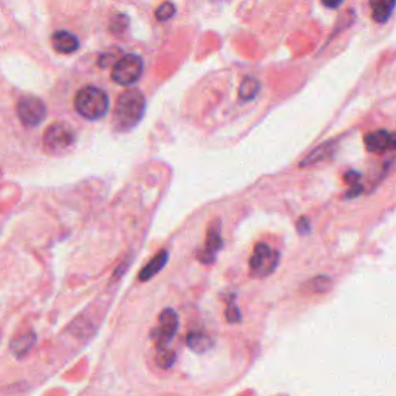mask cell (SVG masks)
I'll return each instance as SVG.
<instances>
[{"label": "cell", "instance_id": "obj_1", "mask_svg": "<svg viewBox=\"0 0 396 396\" xmlns=\"http://www.w3.org/2000/svg\"><path fill=\"white\" fill-rule=\"evenodd\" d=\"M146 99L138 89H127L118 96L114 111V127L115 130L129 132L143 120Z\"/></svg>", "mask_w": 396, "mask_h": 396}, {"label": "cell", "instance_id": "obj_2", "mask_svg": "<svg viewBox=\"0 0 396 396\" xmlns=\"http://www.w3.org/2000/svg\"><path fill=\"white\" fill-rule=\"evenodd\" d=\"M75 109L89 121H98L109 111V96L104 90L87 85L75 96Z\"/></svg>", "mask_w": 396, "mask_h": 396}, {"label": "cell", "instance_id": "obj_3", "mask_svg": "<svg viewBox=\"0 0 396 396\" xmlns=\"http://www.w3.org/2000/svg\"><path fill=\"white\" fill-rule=\"evenodd\" d=\"M76 141V132L65 123H55L47 127L44 134V150L50 155H61L73 147Z\"/></svg>", "mask_w": 396, "mask_h": 396}, {"label": "cell", "instance_id": "obj_4", "mask_svg": "<svg viewBox=\"0 0 396 396\" xmlns=\"http://www.w3.org/2000/svg\"><path fill=\"white\" fill-rule=\"evenodd\" d=\"M280 254L267 243H257L249 259V273L255 279H263L276 271L279 267Z\"/></svg>", "mask_w": 396, "mask_h": 396}, {"label": "cell", "instance_id": "obj_5", "mask_svg": "<svg viewBox=\"0 0 396 396\" xmlns=\"http://www.w3.org/2000/svg\"><path fill=\"white\" fill-rule=\"evenodd\" d=\"M144 70V62L143 59L138 55H125L120 59L114 71H111V79L116 84L124 85V87H130L135 82L140 81V78L143 75Z\"/></svg>", "mask_w": 396, "mask_h": 396}, {"label": "cell", "instance_id": "obj_6", "mask_svg": "<svg viewBox=\"0 0 396 396\" xmlns=\"http://www.w3.org/2000/svg\"><path fill=\"white\" fill-rule=\"evenodd\" d=\"M16 110L19 120L25 127H37L47 116V107L36 96H24L19 99Z\"/></svg>", "mask_w": 396, "mask_h": 396}, {"label": "cell", "instance_id": "obj_7", "mask_svg": "<svg viewBox=\"0 0 396 396\" xmlns=\"http://www.w3.org/2000/svg\"><path fill=\"white\" fill-rule=\"evenodd\" d=\"M178 316L172 308H166L160 314L158 327L152 330V339L155 341L156 348H168V344L174 339L178 330Z\"/></svg>", "mask_w": 396, "mask_h": 396}, {"label": "cell", "instance_id": "obj_8", "mask_svg": "<svg viewBox=\"0 0 396 396\" xmlns=\"http://www.w3.org/2000/svg\"><path fill=\"white\" fill-rule=\"evenodd\" d=\"M366 147L372 154H384L386 150H396V134L387 130H376L364 138Z\"/></svg>", "mask_w": 396, "mask_h": 396}, {"label": "cell", "instance_id": "obj_9", "mask_svg": "<svg viewBox=\"0 0 396 396\" xmlns=\"http://www.w3.org/2000/svg\"><path fill=\"white\" fill-rule=\"evenodd\" d=\"M222 245H223V240H222L220 222H214L213 226H210L209 231H208L206 245H204L203 253L200 254V260H201L203 263L214 262V257H215V254L220 251Z\"/></svg>", "mask_w": 396, "mask_h": 396}, {"label": "cell", "instance_id": "obj_10", "mask_svg": "<svg viewBox=\"0 0 396 396\" xmlns=\"http://www.w3.org/2000/svg\"><path fill=\"white\" fill-rule=\"evenodd\" d=\"M53 48L61 55H70L79 48V39L70 31H56L51 36Z\"/></svg>", "mask_w": 396, "mask_h": 396}, {"label": "cell", "instance_id": "obj_11", "mask_svg": "<svg viewBox=\"0 0 396 396\" xmlns=\"http://www.w3.org/2000/svg\"><path fill=\"white\" fill-rule=\"evenodd\" d=\"M168 260H169V253H168V251L166 249L160 251V253L152 257V260L147 263L146 267L141 269L140 280L147 282V280L152 279V277H155L158 273L161 271L164 267H166Z\"/></svg>", "mask_w": 396, "mask_h": 396}, {"label": "cell", "instance_id": "obj_12", "mask_svg": "<svg viewBox=\"0 0 396 396\" xmlns=\"http://www.w3.org/2000/svg\"><path fill=\"white\" fill-rule=\"evenodd\" d=\"M334 146H336L334 141H327V143L321 144V146L316 147V149L312 152V154H308L305 158H303L302 163H300V166H302V168L313 166V164H316V163H321V161L328 160V158L333 155Z\"/></svg>", "mask_w": 396, "mask_h": 396}, {"label": "cell", "instance_id": "obj_13", "mask_svg": "<svg viewBox=\"0 0 396 396\" xmlns=\"http://www.w3.org/2000/svg\"><path fill=\"white\" fill-rule=\"evenodd\" d=\"M188 347L195 353H204L214 347V341L209 334L203 332H192L188 334L186 338Z\"/></svg>", "mask_w": 396, "mask_h": 396}, {"label": "cell", "instance_id": "obj_14", "mask_svg": "<svg viewBox=\"0 0 396 396\" xmlns=\"http://www.w3.org/2000/svg\"><path fill=\"white\" fill-rule=\"evenodd\" d=\"M36 344V334L33 332H28L25 334L17 336L11 342V352L15 353L17 358H24L25 354H28L30 350Z\"/></svg>", "mask_w": 396, "mask_h": 396}, {"label": "cell", "instance_id": "obj_15", "mask_svg": "<svg viewBox=\"0 0 396 396\" xmlns=\"http://www.w3.org/2000/svg\"><path fill=\"white\" fill-rule=\"evenodd\" d=\"M372 16L373 21L378 24H384L390 19L396 2H372Z\"/></svg>", "mask_w": 396, "mask_h": 396}, {"label": "cell", "instance_id": "obj_16", "mask_svg": "<svg viewBox=\"0 0 396 396\" xmlns=\"http://www.w3.org/2000/svg\"><path fill=\"white\" fill-rule=\"evenodd\" d=\"M259 91H260V82L253 76H246L242 81L239 96L242 101H253V99L259 95Z\"/></svg>", "mask_w": 396, "mask_h": 396}, {"label": "cell", "instance_id": "obj_17", "mask_svg": "<svg viewBox=\"0 0 396 396\" xmlns=\"http://www.w3.org/2000/svg\"><path fill=\"white\" fill-rule=\"evenodd\" d=\"M175 359H177V354L172 352V350L158 348L156 356H155V362L158 364V367H161V368H170V367L174 366Z\"/></svg>", "mask_w": 396, "mask_h": 396}, {"label": "cell", "instance_id": "obj_18", "mask_svg": "<svg viewBox=\"0 0 396 396\" xmlns=\"http://www.w3.org/2000/svg\"><path fill=\"white\" fill-rule=\"evenodd\" d=\"M175 15V5L174 3H163L161 6H158L156 11H155V17H156V21H160V22H164V21H168V19H170Z\"/></svg>", "mask_w": 396, "mask_h": 396}, {"label": "cell", "instance_id": "obj_19", "mask_svg": "<svg viewBox=\"0 0 396 396\" xmlns=\"http://www.w3.org/2000/svg\"><path fill=\"white\" fill-rule=\"evenodd\" d=\"M120 50L118 51H110V53H104V55L99 57V67H110V65H115L120 62Z\"/></svg>", "mask_w": 396, "mask_h": 396}, {"label": "cell", "instance_id": "obj_20", "mask_svg": "<svg viewBox=\"0 0 396 396\" xmlns=\"http://www.w3.org/2000/svg\"><path fill=\"white\" fill-rule=\"evenodd\" d=\"M129 25V17L125 15H116L111 17L110 21V30L114 33H123Z\"/></svg>", "mask_w": 396, "mask_h": 396}, {"label": "cell", "instance_id": "obj_21", "mask_svg": "<svg viewBox=\"0 0 396 396\" xmlns=\"http://www.w3.org/2000/svg\"><path fill=\"white\" fill-rule=\"evenodd\" d=\"M312 288L316 293H325L330 288H332V280H330L325 276L318 277V279H314L312 282Z\"/></svg>", "mask_w": 396, "mask_h": 396}, {"label": "cell", "instance_id": "obj_22", "mask_svg": "<svg viewBox=\"0 0 396 396\" xmlns=\"http://www.w3.org/2000/svg\"><path fill=\"white\" fill-rule=\"evenodd\" d=\"M240 318H242V316H240L239 308H237V305H235L234 302H231L228 309H226V319H228V322L235 323V322L240 321Z\"/></svg>", "mask_w": 396, "mask_h": 396}, {"label": "cell", "instance_id": "obj_23", "mask_svg": "<svg viewBox=\"0 0 396 396\" xmlns=\"http://www.w3.org/2000/svg\"><path fill=\"white\" fill-rule=\"evenodd\" d=\"M296 228H297V231H299V233H300L302 235H307V234L309 233V231H312V226H309L307 217H302V219H300L299 222H297Z\"/></svg>", "mask_w": 396, "mask_h": 396}, {"label": "cell", "instance_id": "obj_24", "mask_svg": "<svg viewBox=\"0 0 396 396\" xmlns=\"http://www.w3.org/2000/svg\"><path fill=\"white\" fill-rule=\"evenodd\" d=\"M359 178H361V174H358V172H348V174H345V181L352 184V186H356V184H358Z\"/></svg>", "mask_w": 396, "mask_h": 396}, {"label": "cell", "instance_id": "obj_25", "mask_svg": "<svg viewBox=\"0 0 396 396\" xmlns=\"http://www.w3.org/2000/svg\"><path fill=\"white\" fill-rule=\"evenodd\" d=\"M353 189L350 190V192H347V197L348 198H353V197H356V195H359L361 192H362V186L361 184H356V186H352Z\"/></svg>", "mask_w": 396, "mask_h": 396}, {"label": "cell", "instance_id": "obj_26", "mask_svg": "<svg viewBox=\"0 0 396 396\" xmlns=\"http://www.w3.org/2000/svg\"><path fill=\"white\" fill-rule=\"evenodd\" d=\"M341 5H342V2H333V3L323 2V6H327V8H339Z\"/></svg>", "mask_w": 396, "mask_h": 396}]
</instances>
